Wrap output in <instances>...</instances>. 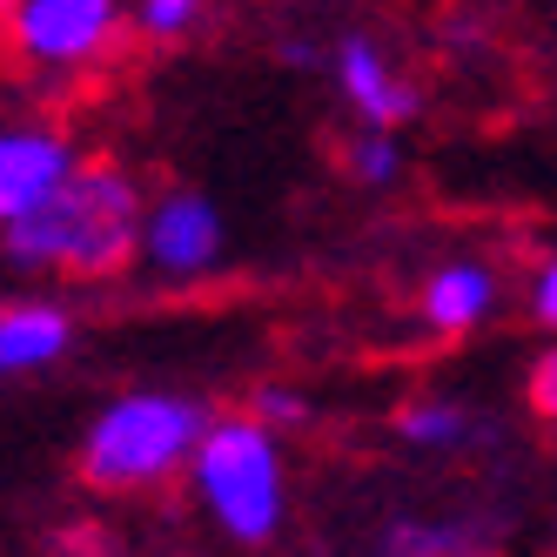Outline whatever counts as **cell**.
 I'll return each mask as SVG.
<instances>
[{
	"instance_id": "6da1fadb",
	"label": "cell",
	"mask_w": 557,
	"mask_h": 557,
	"mask_svg": "<svg viewBox=\"0 0 557 557\" xmlns=\"http://www.w3.org/2000/svg\"><path fill=\"white\" fill-rule=\"evenodd\" d=\"M148 235V195L122 154H82L74 175L34 215L0 228L14 269L67 275V283H114L128 275Z\"/></svg>"
},
{
	"instance_id": "7a4b0ae2",
	"label": "cell",
	"mask_w": 557,
	"mask_h": 557,
	"mask_svg": "<svg viewBox=\"0 0 557 557\" xmlns=\"http://www.w3.org/2000/svg\"><path fill=\"white\" fill-rule=\"evenodd\" d=\"M209 410L182 389H128L101 404V417L82 436V484L108 491V497H128V491H154L169 484L175 470L195 463L209 436Z\"/></svg>"
},
{
	"instance_id": "3957f363",
	"label": "cell",
	"mask_w": 557,
	"mask_h": 557,
	"mask_svg": "<svg viewBox=\"0 0 557 557\" xmlns=\"http://www.w3.org/2000/svg\"><path fill=\"white\" fill-rule=\"evenodd\" d=\"M188 484L215 517V531L235 544H269L283 531V510H289L283 457H275V430L256 410H228L209 423L202 450L188 463Z\"/></svg>"
},
{
	"instance_id": "277c9868",
	"label": "cell",
	"mask_w": 557,
	"mask_h": 557,
	"mask_svg": "<svg viewBox=\"0 0 557 557\" xmlns=\"http://www.w3.org/2000/svg\"><path fill=\"white\" fill-rule=\"evenodd\" d=\"M128 27L135 8H122V0H21L0 27V41L27 67H88L122 54Z\"/></svg>"
},
{
	"instance_id": "5b68a950",
	"label": "cell",
	"mask_w": 557,
	"mask_h": 557,
	"mask_svg": "<svg viewBox=\"0 0 557 557\" xmlns=\"http://www.w3.org/2000/svg\"><path fill=\"white\" fill-rule=\"evenodd\" d=\"M141 256L162 283H188V275H209L222 256V215L209 195L195 188H169L148 202V235H141Z\"/></svg>"
},
{
	"instance_id": "8992f818",
	"label": "cell",
	"mask_w": 557,
	"mask_h": 557,
	"mask_svg": "<svg viewBox=\"0 0 557 557\" xmlns=\"http://www.w3.org/2000/svg\"><path fill=\"white\" fill-rule=\"evenodd\" d=\"M74 141L48 122H27V128H0V228H14L21 215H34L48 195L74 175Z\"/></svg>"
},
{
	"instance_id": "52a82bcc",
	"label": "cell",
	"mask_w": 557,
	"mask_h": 557,
	"mask_svg": "<svg viewBox=\"0 0 557 557\" xmlns=\"http://www.w3.org/2000/svg\"><path fill=\"white\" fill-rule=\"evenodd\" d=\"M336 88L349 95V108L363 114L370 128H404L417 114V88H404L389 74V61L363 41V34H349V41L336 48Z\"/></svg>"
},
{
	"instance_id": "ba28073f",
	"label": "cell",
	"mask_w": 557,
	"mask_h": 557,
	"mask_svg": "<svg viewBox=\"0 0 557 557\" xmlns=\"http://www.w3.org/2000/svg\"><path fill=\"white\" fill-rule=\"evenodd\" d=\"M74 343V315L61 302H0V383L61 363Z\"/></svg>"
},
{
	"instance_id": "9c48e42d",
	"label": "cell",
	"mask_w": 557,
	"mask_h": 557,
	"mask_svg": "<svg viewBox=\"0 0 557 557\" xmlns=\"http://www.w3.org/2000/svg\"><path fill=\"white\" fill-rule=\"evenodd\" d=\"M497 302V275L484 262H444L423 283V323L436 336H470Z\"/></svg>"
},
{
	"instance_id": "30bf717a",
	"label": "cell",
	"mask_w": 557,
	"mask_h": 557,
	"mask_svg": "<svg viewBox=\"0 0 557 557\" xmlns=\"http://www.w3.org/2000/svg\"><path fill=\"white\" fill-rule=\"evenodd\" d=\"M470 430H476L470 410L450 404V396H423V404L396 410V436L417 444V450H457V444H470Z\"/></svg>"
},
{
	"instance_id": "8fae6325",
	"label": "cell",
	"mask_w": 557,
	"mask_h": 557,
	"mask_svg": "<svg viewBox=\"0 0 557 557\" xmlns=\"http://www.w3.org/2000/svg\"><path fill=\"white\" fill-rule=\"evenodd\" d=\"M491 537L476 524H396L383 531L376 557H484Z\"/></svg>"
},
{
	"instance_id": "7c38bea8",
	"label": "cell",
	"mask_w": 557,
	"mask_h": 557,
	"mask_svg": "<svg viewBox=\"0 0 557 557\" xmlns=\"http://www.w3.org/2000/svg\"><path fill=\"white\" fill-rule=\"evenodd\" d=\"M135 8V34H148V41H182V34L202 27L209 0H128Z\"/></svg>"
},
{
	"instance_id": "4fadbf2b",
	"label": "cell",
	"mask_w": 557,
	"mask_h": 557,
	"mask_svg": "<svg viewBox=\"0 0 557 557\" xmlns=\"http://www.w3.org/2000/svg\"><path fill=\"white\" fill-rule=\"evenodd\" d=\"M396 169H404V154H396V135H389V128H370V135L349 141V175H356V182L383 188V182H396Z\"/></svg>"
},
{
	"instance_id": "5bb4252c",
	"label": "cell",
	"mask_w": 557,
	"mask_h": 557,
	"mask_svg": "<svg viewBox=\"0 0 557 557\" xmlns=\"http://www.w3.org/2000/svg\"><path fill=\"white\" fill-rule=\"evenodd\" d=\"M249 410L275 430V423H309V396H296V389H283V383H262L256 396H249Z\"/></svg>"
},
{
	"instance_id": "9a60e30c",
	"label": "cell",
	"mask_w": 557,
	"mask_h": 557,
	"mask_svg": "<svg viewBox=\"0 0 557 557\" xmlns=\"http://www.w3.org/2000/svg\"><path fill=\"white\" fill-rule=\"evenodd\" d=\"M524 396H531V410L544 417V423H557V343L531 363V376H524Z\"/></svg>"
},
{
	"instance_id": "2e32d148",
	"label": "cell",
	"mask_w": 557,
	"mask_h": 557,
	"mask_svg": "<svg viewBox=\"0 0 557 557\" xmlns=\"http://www.w3.org/2000/svg\"><path fill=\"white\" fill-rule=\"evenodd\" d=\"M531 323H544L557 336V256H544L531 269Z\"/></svg>"
},
{
	"instance_id": "e0dca14e",
	"label": "cell",
	"mask_w": 557,
	"mask_h": 557,
	"mask_svg": "<svg viewBox=\"0 0 557 557\" xmlns=\"http://www.w3.org/2000/svg\"><path fill=\"white\" fill-rule=\"evenodd\" d=\"M14 8H21V0H0V27H8V14H14Z\"/></svg>"
}]
</instances>
